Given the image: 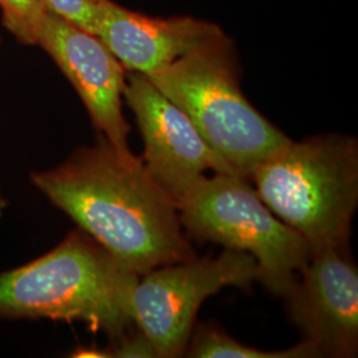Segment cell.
Returning a JSON list of instances; mask_svg holds the SVG:
<instances>
[{
	"instance_id": "6da1fadb",
	"label": "cell",
	"mask_w": 358,
	"mask_h": 358,
	"mask_svg": "<svg viewBox=\"0 0 358 358\" xmlns=\"http://www.w3.org/2000/svg\"><path fill=\"white\" fill-rule=\"evenodd\" d=\"M32 183L80 230L138 276L194 257L174 199L152 177L143 159L121 153L103 136Z\"/></svg>"
},
{
	"instance_id": "7a4b0ae2",
	"label": "cell",
	"mask_w": 358,
	"mask_h": 358,
	"mask_svg": "<svg viewBox=\"0 0 358 358\" xmlns=\"http://www.w3.org/2000/svg\"><path fill=\"white\" fill-rule=\"evenodd\" d=\"M140 276L83 230L51 252L0 272V317L80 321L117 340L134 325L130 296Z\"/></svg>"
},
{
	"instance_id": "3957f363",
	"label": "cell",
	"mask_w": 358,
	"mask_h": 358,
	"mask_svg": "<svg viewBox=\"0 0 358 358\" xmlns=\"http://www.w3.org/2000/svg\"><path fill=\"white\" fill-rule=\"evenodd\" d=\"M250 178L269 210L306 239L310 255L348 245L358 203L356 138L327 134L291 140Z\"/></svg>"
},
{
	"instance_id": "277c9868",
	"label": "cell",
	"mask_w": 358,
	"mask_h": 358,
	"mask_svg": "<svg viewBox=\"0 0 358 358\" xmlns=\"http://www.w3.org/2000/svg\"><path fill=\"white\" fill-rule=\"evenodd\" d=\"M146 77L244 178L291 141L244 97L234 45L226 35Z\"/></svg>"
},
{
	"instance_id": "5b68a950",
	"label": "cell",
	"mask_w": 358,
	"mask_h": 358,
	"mask_svg": "<svg viewBox=\"0 0 358 358\" xmlns=\"http://www.w3.org/2000/svg\"><path fill=\"white\" fill-rule=\"evenodd\" d=\"M179 220L192 235L243 251L257 263L259 282L285 296L307 266L306 239L276 217L236 174L202 177L176 202Z\"/></svg>"
},
{
	"instance_id": "8992f818",
	"label": "cell",
	"mask_w": 358,
	"mask_h": 358,
	"mask_svg": "<svg viewBox=\"0 0 358 358\" xmlns=\"http://www.w3.org/2000/svg\"><path fill=\"white\" fill-rule=\"evenodd\" d=\"M259 279L255 259L226 248L217 257L165 264L140 276L130 296V315L157 356L178 357L192 338L198 309L222 288H247Z\"/></svg>"
},
{
	"instance_id": "52a82bcc",
	"label": "cell",
	"mask_w": 358,
	"mask_h": 358,
	"mask_svg": "<svg viewBox=\"0 0 358 358\" xmlns=\"http://www.w3.org/2000/svg\"><path fill=\"white\" fill-rule=\"evenodd\" d=\"M124 99L136 115L145 142L143 162L174 202L205 177L207 171L236 174L210 148L187 115L157 90L145 75L130 72Z\"/></svg>"
},
{
	"instance_id": "ba28073f",
	"label": "cell",
	"mask_w": 358,
	"mask_h": 358,
	"mask_svg": "<svg viewBox=\"0 0 358 358\" xmlns=\"http://www.w3.org/2000/svg\"><path fill=\"white\" fill-rule=\"evenodd\" d=\"M38 45L71 81L100 136L121 153H131L128 142L130 127L122 113L127 75L115 55L97 35L48 10Z\"/></svg>"
},
{
	"instance_id": "9c48e42d",
	"label": "cell",
	"mask_w": 358,
	"mask_h": 358,
	"mask_svg": "<svg viewBox=\"0 0 358 358\" xmlns=\"http://www.w3.org/2000/svg\"><path fill=\"white\" fill-rule=\"evenodd\" d=\"M300 272L301 280L284 296L292 320L321 356H356L358 271L348 245L313 252Z\"/></svg>"
},
{
	"instance_id": "30bf717a",
	"label": "cell",
	"mask_w": 358,
	"mask_h": 358,
	"mask_svg": "<svg viewBox=\"0 0 358 358\" xmlns=\"http://www.w3.org/2000/svg\"><path fill=\"white\" fill-rule=\"evenodd\" d=\"M96 35L125 69L149 76L224 32L192 16L150 17L105 0Z\"/></svg>"
},
{
	"instance_id": "8fae6325",
	"label": "cell",
	"mask_w": 358,
	"mask_h": 358,
	"mask_svg": "<svg viewBox=\"0 0 358 358\" xmlns=\"http://www.w3.org/2000/svg\"><path fill=\"white\" fill-rule=\"evenodd\" d=\"M195 358H315L322 357L317 346L306 340L285 350H262L244 345L215 327H201L186 348Z\"/></svg>"
},
{
	"instance_id": "7c38bea8",
	"label": "cell",
	"mask_w": 358,
	"mask_h": 358,
	"mask_svg": "<svg viewBox=\"0 0 358 358\" xmlns=\"http://www.w3.org/2000/svg\"><path fill=\"white\" fill-rule=\"evenodd\" d=\"M3 24L19 43L38 45L47 8L40 0H0Z\"/></svg>"
},
{
	"instance_id": "4fadbf2b",
	"label": "cell",
	"mask_w": 358,
	"mask_h": 358,
	"mask_svg": "<svg viewBox=\"0 0 358 358\" xmlns=\"http://www.w3.org/2000/svg\"><path fill=\"white\" fill-rule=\"evenodd\" d=\"M51 13L96 35L105 0H40Z\"/></svg>"
},
{
	"instance_id": "5bb4252c",
	"label": "cell",
	"mask_w": 358,
	"mask_h": 358,
	"mask_svg": "<svg viewBox=\"0 0 358 358\" xmlns=\"http://www.w3.org/2000/svg\"><path fill=\"white\" fill-rule=\"evenodd\" d=\"M96 357L150 358L158 357L150 340L138 329L133 334H124L117 338L115 346L109 350L94 349Z\"/></svg>"
},
{
	"instance_id": "9a60e30c",
	"label": "cell",
	"mask_w": 358,
	"mask_h": 358,
	"mask_svg": "<svg viewBox=\"0 0 358 358\" xmlns=\"http://www.w3.org/2000/svg\"><path fill=\"white\" fill-rule=\"evenodd\" d=\"M7 207H8V201L4 196V194L1 192V187H0V217H3L4 211L7 210Z\"/></svg>"
},
{
	"instance_id": "2e32d148",
	"label": "cell",
	"mask_w": 358,
	"mask_h": 358,
	"mask_svg": "<svg viewBox=\"0 0 358 358\" xmlns=\"http://www.w3.org/2000/svg\"><path fill=\"white\" fill-rule=\"evenodd\" d=\"M0 41H1V38H0Z\"/></svg>"
}]
</instances>
